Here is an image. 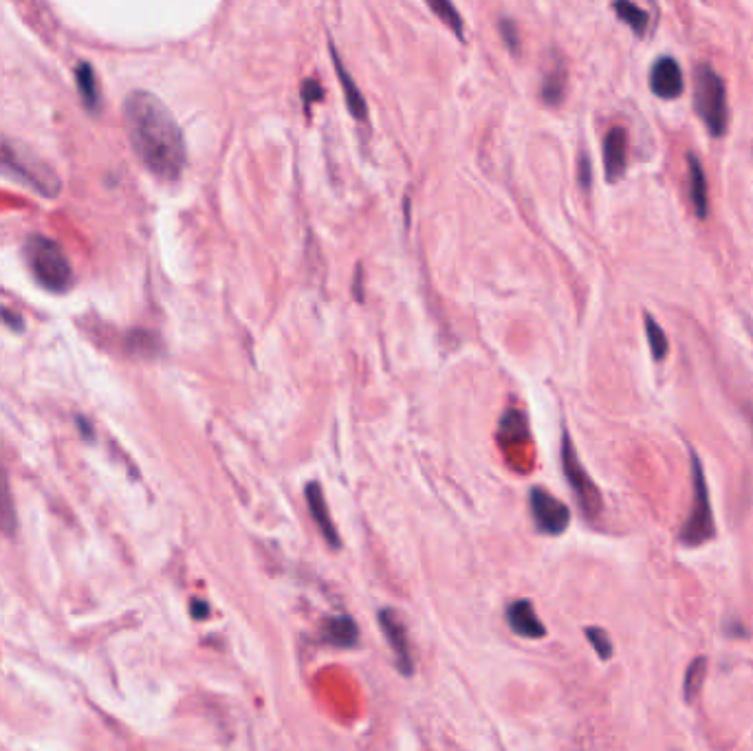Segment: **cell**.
Segmentation results:
<instances>
[{"label":"cell","mask_w":753,"mask_h":751,"mask_svg":"<svg viewBox=\"0 0 753 751\" xmlns=\"http://www.w3.org/2000/svg\"><path fill=\"white\" fill-rule=\"evenodd\" d=\"M124 122L139 161L163 181H177L188 163V150L177 119L157 95L128 93Z\"/></svg>","instance_id":"cell-1"},{"label":"cell","mask_w":753,"mask_h":751,"mask_svg":"<svg viewBox=\"0 0 753 751\" xmlns=\"http://www.w3.org/2000/svg\"><path fill=\"white\" fill-rule=\"evenodd\" d=\"M0 172L20 181L27 188L36 190L40 197L53 199L60 194L62 183L58 174L53 172L47 163H42L38 157L31 155L23 146L14 144L0 133Z\"/></svg>","instance_id":"cell-2"},{"label":"cell","mask_w":753,"mask_h":751,"mask_svg":"<svg viewBox=\"0 0 753 751\" xmlns=\"http://www.w3.org/2000/svg\"><path fill=\"white\" fill-rule=\"evenodd\" d=\"M694 108L709 137L720 139L727 135L729 104L725 80L707 62L698 64L694 71Z\"/></svg>","instance_id":"cell-3"},{"label":"cell","mask_w":753,"mask_h":751,"mask_svg":"<svg viewBox=\"0 0 753 751\" xmlns=\"http://www.w3.org/2000/svg\"><path fill=\"white\" fill-rule=\"evenodd\" d=\"M690 463H692L694 496H692L690 514H687L683 527L679 531V542L685 549H698V547H703V544L712 542L718 531H716L712 498H709V487H707L703 463L694 450L690 452Z\"/></svg>","instance_id":"cell-4"},{"label":"cell","mask_w":753,"mask_h":751,"mask_svg":"<svg viewBox=\"0 0 753 751\" xmlns=\"http://www.w3.org/2000/svg\"><path fill=\"white\" fill-rule=\"evenodd\" d=\"M25 256L31 274L49 291L62 293L71 287L73 271L62 249L45 236H31L25 245Z\"/></svg>","instance_id":"cell-5"},{"label":"cell","mask_w":753,"mask_h":751,"mask_svg":"<svg viewBox=\"0 0 753 751\" xmlns=\"http://www.w3.org/2000/svg\"><path fill=\"white\" fill-rule=\"evenodd\" d=\"M562 470H564L566 481H569L573 489L575 500H577V505H580L584 518L597 520L604 509V500H602V494H599L597 485L593 483V478L588 476L584 465L580 463V459H577L575 445L569 437V432H564V439H562Z\"/></svg>","instance_id":"cell-6"},{"label":"cell","mask_w":753,"mask_h":751,"mask_svg":"<svg viewBox=\"0 0 753 751\" xmlns=\"http://www.w3.org/2000/svg\"><path fill=\"white\" fill-rule=\"evenodd\" d=\"M529 507L538 531L547 533V536H562L571 525V509L547 489L533 487L529 492Z\"/></svg>","instance_id":"cell-7"},{"label":"cell","mask_w":753,"mask_h":751,"mask_svg":"<svg viewBox=\"0 0 753 751\" xmlns=\"http://www.w3.org/2000/svg\"><path fill=\"white\" fill-rule=\"evenodd\" d=\"M381 633L388 639L390 650L395 652V661L397 668L403 674V677H412L414 674V661H412V652H410V639H408V630L406 624L401 622L399 613L395 608H381L377 613Z\"/></svg>","instance_id":"cell-8"},{"label":"cell","mask_w":753,"mask_h":751,"mask_svg":"<svg viewBox=\"0 0 753 751\" xmlns=\"http://www.w3.org/2000/svg\"><path fill=\"white\" fill-rule=\"evenodd\" d=\"M650 91L661 100H679L685 91L681 64L672 56H663L650 69Z\"/></svg>","instance_id":"cell-9"},{"label":"cell","mask_w":753,"mask_h":751,"mask_svg":"<svg viewBox=\"0 0 753 751\" xmlns=\"http://www.w3.org/2000/svg\"><path fill=\"white\" fill-rule=\"evenodd\" d=\"M628 168V130L624 126L610 128L604 137V170L610 183H617Z\"/></svg>","instance_id":"cell-10"},{"label":"cell","mask_w":753,"mask_h":751,"mask_svg":"<svg viewBox=\"0 0 753 751\" xmlns=\"http://www.w3.org/2000/svg\"><path fill=\"white\" fill-rule=\"evenodd\" d=\"M304 496H307V505H309V511H311V518L315 520V525H318L320 533L324 536L326 544H329L331 549H340L342 547V538L340 533H337L335 525H333V518H331V511H329V505H326V498H324V492L320 483H309L307 487H304Z\"/></svg>","instance_id":"cell-11"},{"label":"cell","mask_w":753,"mask_h":751,"mask_svg":"<svg viewBox=\"0 0 753 751\" xmlns=\"http://www.w3.org/2000/svg\"><path fill=\"white\" fill-rule=\"evenodd\" d=\"M507 624L522 639L547 637V628L540 622L536 608L529 600H516L507 606Z\"/></svg>","instance_id":"cell-12"},{"label":"cell","mask_w":753,"mask_h":751,"mask_svg":"<svg viewBox=\"0 0 753 751\" xmlns=\"http://www.w3.org/2000/svg\"><path fill=\"white\" fill-rule=\"evenodd\" d=\"M331 56H333V64L337 69V78H340L342 82V89H344V97H346V106H348V113H351L355 119H359V122H366L368 117V106H366V100L362 91L357 89V84L353 80V75L348 73V69L344 67V62L340 60V53H337V49L331 45Z\"/></svg>","instance_id":"cell-13"},{"label":"cell","mask_w":753,"mask_h":751,"mask_svg":"<svg viewBox=\"0 0 753 751\" xmlns=\"http://www.w3.org/2000/svg\"><path fill=\"white\" fill-rule=\"evenodd\" d=\"M322 635L326 644L335 648H355L359 641V628L351 615H335L324 622Z\"/></svg>","instance_id":"cell-14"},{"label":"cell","mask_w":753,"mask_h":751,"mask_svg":"<svg viewBox=\"0 0 753 751\" xmlns=\"http://www.w3.org/2000/svg\"><path fill=\"white\" fill-rule=\"evenodd\" d=\"M687 177H690V199L696 210V216L701 221L707 219L709 214V190H707V177L703 170V163L698 161L694 152L687 155Z\"/></svg>","instance_id":"cell-15"},{"label":"cell","mask_w":753,"mask_h":751,"mask_svg":"<svg viewBox=\"0 0 753 751\" xmlns=\"http://www.w3.org/2000/svg\"><path fill=\"white\" fill-rule=\"evenodd\" d=\"M566 80H569V73H566L564 62L560 58H553V67L547 69L542 78V100L549 106H558L564 100Z\"/></svg>","instance_id":"cell-16"},{"label":"cell","mask_w":753,"mask_h":751,"mask_svg":"<svg viewBox=\"0 0 753 751\" xmlns=\"http://www.w3.org/2000/svg\"><path fill=\"white\" fill-rule=\"evenodd\" d=\"M707 668L709 661L707 657H694L690 661V666L685 670L683 677V699L685 703H696L698 696H701V690L707 679Z\"/></svg>","instance_id":"cell-17"},{"label":"cell","mask_w":753,"mask_h":751,"mask_svg":"<svg viewBox=\"0 0 753 751\" xmlns=\"http://www.w3.org/2000/svg\"><path fill=\"white\" fill-rule=\"evenodd\" d=\"M16 529V509L12 489L3 467H0V533H14Z\"/></svg>","instance_id":"cell-18"},{"label":"cell","mask_w":753,"mask_h":751,"mask_svg":"<svg viewBox=\"0 0 753 751\" xmlns=\"http://www.w3.org/2000/svg\"><path fill=\"white\" fill-rule=\"evenodd\" d=\"M613 9L617 12L621 23H626L637 36L646 34L650 25V14L646 12V9H641L632 3H615Z\"/></svg>","instance_id":"cell-19"},{"label":"cell","mask_w":753,"mask_h":751,"mask_svg":"<svg viewBox=\"0 0 753 751\" xmlns=\"http://www.w3.org/2000/svg\"><path fill=\"white\" fill-rule=\"evenodd\" d=\"M643 322H646V335H648L652 359H654V362H663V359L668 357V351H670L668 335H665V331L661 329L659 322L654 320L650 313L643 315Z\"/></svg>","instance_id":"cell-20"},{"label":"cell","mask_w":753,"mask_h":751,"mask_svg":"<svg viewBox=\"0 0 753 751\" xmlns=\"http://www.w3.org/2000/svg\"><path fill=\"white\" fill-rule=\"evenodd\" d=\"M78 86H80V93L84 97V102L89 108H97V104H100V91H97V80H95V73H93V67L91 64H78Z\"/></svg>","instance_id":"cell-21"},{"label":"cell","mask_w":753,"mask_h":751,"mask_svg":"<svg viewBox=\"0 0 753 751\" xmlns=\"http://www.w3.org/2000/svg\"><path fill=\"white\" fill-rule=\"evenodd\" d=\"M428 7L432 9V12H434L436 16H439V18L443 20V23H445L447 27H450V29L454 31V36H456L458 40H463V38H465V36H463V34H465L463 18L458 16L456 7H454L452 3H447V0H430Z\"/></svg>","instance_id":"cell-22"},{"label":"cell","mask_w":753,"mask_h":751,"mask_svg":"<svg viewBox=\"0 0 753 751\" xmlns=\"http://www.w3.org/2000/svg\"><path fill=\"white\" fill-rule=\"evenodd\" d=\"M584 633H586L588 644L593 646V650L597 652V657H599V659H602V661H610V659H613V655H615L613 639H610V635L606 633L604 628H599V626H588V628L584 630Z\"/></svg>","instance_id":"cell-23"},{"label":"cell","mask_w":753,"mask_h":751,"mask_svg":"<svg viewBox=\"0 0 753 751\" xmlns=\"http://www.w3.org/2000/svg\"><path fill=\"white\" fill-rule=\"evenodd\" d=\"M498 29H500L502 40H505L507 45H509V49H511V51H520V38H518V27H516V23H511L509 18H502V20H500V25H498Z\"/></svg>","instance_id":"cell-24"},{"label":"cell","mask_w":753,"mask_h":751,"mask_svg":"<svg viewBox=\"0 0 753 751\" xmlns=\"http://www.w3.org/2000/svg\"><path fill=\"white\" fill-rule=\"evenodd\" d=\"M322 95H324V93H322V89H320V84L315 82V80L302 82V102H304V108H311L313 102L322 100Z\"/></svg>","instance_id":"cell-25"},{"label":"cell","mask_w":753,"mask_h":751,"mask_svg":"<svg viewBox=\"0 0 753 751\" xmlns=\"http://www.w3.org/2000/svg\"><path fill=\"white\" fill-rule=\"evenodd\" d=\"M591 174H593L591 159H588L586 152H582V155H580V183H582L584 190L591 188V181H593Z\"/></svg>","instance_id":"cell-26"},{"label":"cell","mask_w":753,"mask_h":751,"mask_svg":"<svg viewBox=\"0 0 753 751\" xmlns=\"http://www.w3.org/2000/svg\"><path fill=\"white\" fill-rule=\"evenodd\" d=\"M723 630H725L727 637H734V639L749 637V633L745 630V626H742L740 619H727V622L723 624Z\"/></svg>","instance_id":"cell-27"},{"label":"cell","mask_w":753,"mask_h":751,"mask_svg":"<svg viewBox=\"0 0 753 751\" xmlns=\"http://www.w3.org/2000/svg\"><path fill=\"white\" fill-rule=\"evenodd\" d=\"M207 608H210V606H207L205 602L194 600V602H192V617H196V619H205L207 615H210V611H207Z\"/></svg>","instance_id":"cell-28"},{"label":"cell","mask_w":753,"mask_h":751,"mask_svg":"<svg viewBox=\"0 0 753 751\" xmlns=\"http://www.w3.org/2000/svg\"><path fill=\"white\" fill-rule=\"evenodd\" d=\"M747 412H749L747 417H749V421H751V430H753V410H747Z\"/></svg>","instance_id":"cell-29"}]
</instances>
